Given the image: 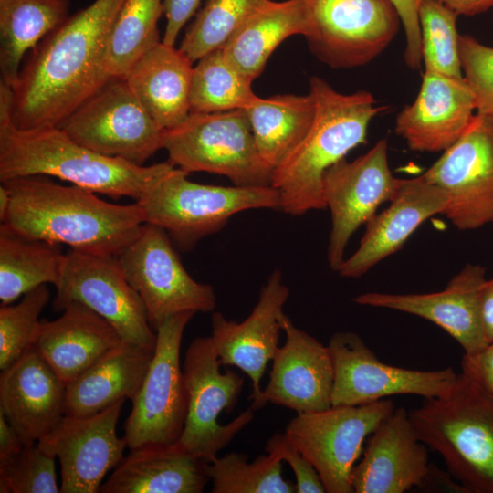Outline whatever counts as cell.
I'll use <instances>...</instances> for the list:
<instances>
[{
    "mask_svg": "<svg viewBox=\"0 0 493 493\" xmlns=\"http://www.w3.org/2000/svg\"><path fill=\"white\" fill-rule=\"evenodd\" d=\"M123 1L95 0L28 53L11 88V118L16 127H58L111 78L109 37Z\"/></svg>",
    "mask_w": 493,
    "mask_h": 493,
    "instance_id": "1",
    "label": "cell"
},
{
    "mask_svg": "<svg viewBox=\"0 0 493 493\" xmlns=\"http://www.w3.org/2000/svg\"><path fill=\"white\" fill-rule=\"evenodd\" d=\"M10 205L3 224L16 233L70 249L118 257L145 224L141 205L106 202L93 192L39 175L5 182Z\"/></svg>",
    "mask_w": 493,
    "mask_h": 493,
    "instance_id": "2",
    "label": "cell"
},
{
    "mask_svg": "<svg viewBox=\"0 0 493 493\" xmlns=\"http://www.w3.org/2000/svg\"><path fill=\"white\" fill-rule=\"evenodd\" d=\"M11 88L0 83V180L54 176L93 193L137 201L169 162L139 165L98 153L57 126L16 127Z\"/></svg>",
    "mask_w": 493,
    "mask_h": 493,
    "instance_id": "3",
    "label": "cell"
},
{
    "mask_svg": "<svg viewBox=\"0 0 493 493\" xmlns=\"http://www.w3.org/2000/svg\"><path fill=\"white\" fill-rule=\"evenodd\" d=\"M309 93L315 105L311 125L273 170L270 184L279 193V210L291 215L326 208L324 173L366 142L370 122L385 110L366 90L341 93L316 76L309 80Z\"/></svg>",
    "mask_w": 493,
    "mask_h": 493,
    "instance_id": "4",
    "label": "cell"
},
{
    "mask_svg": "<svg viewBox=\"0 0 493 493\" xmlns=\"http://www.w3.org/2000/svg\"><path fill=\"white\" fill-rule=\"evenodd\" d=\"M419 439L468 493H493V399L459 372L451 391L408 411Z\"/></svg>",
    "mask_w": 493,
    "mask_h": 493,
    "instance_id": "5",
    "label": "cell"
},
{
    "mask_svg": "<svg viewBox=\"0 0 493 493\" xmlns=\"http://www.w3.org/2000/svg\"><path fill=\"white\" fill-rule=\"evenodd\" d=\"M187 175L169 162L136 201L145 223L163 228L184 251L221 230L240 212L280 208L279 193L271 185L202 184L192 182Z\"/></svg>",
    "mask_w": 493,
    "mask_h": 493,
    "instance_id": "6",
    "label": "cell"
},
{
    "mask_svg": "<svg viewBox=\"0 0 493 493\" xmlns=\"http://www.w3.org/2000/svg\"><path fill=\"white\" fill-rule=\"evenodd\" d=\"M163 148L169 162L188 173L224 175L237 186L271 184L273 171L258 154L243 110L190 112L181 124L163 131Z\"/></svg>",
    "mask_w": 493,
    "mask_h": 493,
    "instance_id": "7",
    "label": "cell"
},
{
    "mask_svg": "<svg viewBox=\"0 0 493 493\" xmlns=\"http://www.w3.org/2000/svg\"><path fill=\"white\" fill-rule=\"evenodd\" d=\"M220 365L211 336L195 338L188 346L183 364L187 411L177 443L207 463L254 418L250 406L226 425L218 422L221 412L234 409L244 385L240 374L230 370L222 372Z\"/></svg>",
    "mask_w": 493,
    "mask_h": 493,
    "instance_id": "8",
    "label": "cell"
},
{
    "mask_svg": "<svg viewBox=\"0 0 493 493\" xmlns=\"http://www.w3.org/2000/svg\"><path fill=\"white\" fill-rule=\"evenodd\" d=\"M194 314H176L156 330L152 360L131 399V411L124 423L123 437L129 449L173 445L180 439L187 411L180 350L184 329Z\"/></svg>",
    "mask_w": 493,
    "mask_h": 493,
    "instance_id": "9",
    "label": "cell"
},
{
    "mask_svg": "<svg viewBox=\"0 0 493 493\" xmlns=\"http://www.w3.org/2000/svg\"><path fill=\"white\" fill-rule=\"evenodd\" d=\"M172 242L163 228L145 223L135 239L117 257L155 331L176 314L213 312L216 308L213 287L197 282L189 275Z\"/></svg>",
    "mask_w": 493,
    "mask_h": 493,
    "instance_id": "10",
    "label": "cell"
},
{
    "mask_svg": "<svg viewBox=\"0 0 493 493\" xmlns=\"http://www.w3.org/2000/svg\"><path fill=\"white\" fill-rule=\"evenodd\" d=\"M395 405L382 399L297 414L285 433L313 465L328 493H352V471L362 445Z\"/></svg>",
    "mask_w": 493,
    "mask_h": 493,
    "instance_id": "11",
    "label": "cell"
},
{
    "mask_svg": "<svg viewBox=\"0 0 493 493\" xmlns=\"http://www.w3.org/2000/svg\"><path fill=\"white\" fill-rule=\"evenodd\" d=\"M304 37L312 53L332 68L363 66L393 41L401 24L389 0H302Z\"/></svg>",
    "mask_w": 493,
    "mask_h": 493,
    "instance_id": "12",
    "label": "cell"
},
{
    "mask_svg": "<svg viewBox=\"0 0 493 493\" xmlns=\"http://www.w3.org/2000/svg\"><path fill=\"white\" fill-rule=\"evenodd\" d=\"M58 127L98 153L139 165L163 148L164 130L123 78H110Z\"/></svg>",
    "mask_w": 493,
    "mask_h": 493,
    "instance_id": "13",
    "label": "cell"
},
{
    "mask_svg": "<svg viewBox=\"0 0 493 493\" xmlns=\"http://www.w3.org/2000/svg\"><path fill=\"white\" fill-rule=\"evenodd\" d=\"M333 365L331 405H361L392 395L440 397L453 388L458 373L451 367L419 371L381 362L351 331L333 334L328 343Z\"/></svg>",
    "mask_w": 493,
    "mask_h": 493,
    "instance_id": "14",
    "label": "cell"
},
{
    "mask_svg": "<svg viewBox=\"0 0 493 493\" xmlns=\"http://www.w3.org/2000/svg\"><path fill=\"white\" fill-rule=\"evenodd\" d=\"M56 310L80 303L105 319L124 341L155 347L144 305L126 278L117 257L70 249L55 287Z\"/></svg>",
    "mask_w": 493,
    "mask_h": 493,
    "instance_id": "15",
    "label": "cell"
},
{
    "mask_svg": "<svg viewBox=\"0 0 493 493\" xmlns=\"http://www.w3.org/2000/svg\"><path fill=\"white\" fill-rule=\"evenodd\" d=\"M422 176L447 193L443 215L457 229L493 223V117L476 112L461 137Z\"/></svg>",
    "mask_w": 493,
    "mask_h": 493,
    "instance_id": "16",
    "label": "cell"
},
{
    "mask_svg": "<svg viewBox=\"0 0 493 493\" xmlns=\"http://www.w3.org/2000/svg\"><path fill=\"white\" fill-rule=\"evenodd\" d=\"M399 181L389 166L386 139L379 140L355 160L343 159L326 171L322 194L331 215L327 249L331 269H340L353 233L375 215L383 203L393 198Z\"/></svg>",
    "mask_w": 493,
    "mask_h": 493,
    "instance_id": "17",
    "label": "cell"
},
{
    "mask_svg": "<svg viewBox=\"0 0 493 493\" xmlns=\"http://www.w3.org/2000/svg\"><path fill=\"white\" fill-rule=\"evenodd\" d=\"M124 401L90 415H65L37 442L58 458L61 493L99 492L106 474L121 461L127 443L117 435L116 426Z\"/></svg>",
    "mask_w": 493,
    "mask_h": 493,
    "instance_id": "18",
    "label": "cell"
},
{
    "mask_svg": "<svg viewBox=\"0 0 493 493\" xmlns=\"http://www.w3.org/2000/svg\"><path fill=\"white\" fill-rule=\"evenodd\" d=\"M281 325L285 343L273 356L267 384L250 406L257 410L270 403L297 414L331 407L333 365L328 345L296 327L286 314Z\"/></svg>",
    "mask_w": 493,
    "mask_h": 493,
    "instance_id": "19",
    "label": "cell"
},
{
    "mask_svg": "<svg viewBox=\"0 0 493 493\" xmlns=\"http://www.w3.org/2000/svg\"><path fill=\"white\" fill-rule=\"evenodd\" d=\"M289 294L281 271L276 269L262 286L257 304L244 320H229L222 313L213 312L211 338L220 362L237 367L248 376L251 400L261 393L267 365L279 347L283 309Z\"/></svg>",
    "mask_w": 493,
    "mask_h": 493,
    "instance_id": "20",
    "label": "cell"
},
{
    "mask_svg": "<svg viewBox=\"0 0 493 493\" xmlns=\"http://www.w3.org/2000/svg\"><path fill=\"white\" fill-rule=\"evenodd\" d=\"M485 272V267L479 265L467 264L441 291L420 294L367 292L356 296L353 301L427 320L453 337L465 354H472L488 344L479 312V290L486 280Z\"/></svg>",
    "mask_w": 493,
    "mask_h": 493,
    "instance_id": "21",
    "label": "cell"
},
{
    "mask_svg": "<svg viewBox=\"0 0 493 493\" xmlns=\"http://www.w3.org/2000/svg\"><path fill=\"white\" fill-rule=\"evenodd\" d=\"M476 111L465 79L425 70L414 102L395 121V132L415 152H444L464 133Z\"/></svg>",
    "mask_w": 493,
    "mask_h": 493,
    "instance_id": "22",
    "label": "cell"
},
{
    "mask_svg": "<svg viewBox=\"0 0 493 493\" xmlns=\"http://www.w3.org/2000/svg\"><path fill=\"white\" fill-rule=\"evenodd\" d=\"M389 206L367 223L358 249L338 270L343 278H359L383 258L398 251L410 236L431 216L443 215L449 196L422 175L400 179Z\"/></svg>",
    "mask_w": 493,
    "mask_h": 493,
    "instance_id": "23",
    "label": "cell"
},
{
    "mask_svg": "<svg viewBox=\"0 0 493 493\" xmlns=\"http://www.w3.org/2000/svg\"><path fill=\"white\" fill-rule=\"evenodd\" d=\"M65 408L66 385L35 345L1 371L0 412L26 444L49 435Z\"/></svg>",
    "mask_w": 493,
    "mask_h": 493,
    "instance_id": "24",
    "label": "cell"
},
{
    "mask_svg": "<svg viewBox=\"0 0 493 493\" xmlns=\"http://www.w3.org/2000/svg\"><path fill=\"white\" fill-rule=\"evenodd\" d=\"M429 467L408 411L396 408L372 434L362 459L352 471L355 493H404L418 487Z\"/></svg>",
    "mask_w": 493,
    "mask_h": 493,
    "instance_id": "25",
    "label": "cell"
},
{
    "mask_svg": "<svg viewBox=\"0 0 493 493\" xmlns=\"http://www.w3.org/2000/svg\"><path fill=\"white\" fill-rule=\"evenodd\" d=\"M62 311L57 320H41L35 347L67 386L124 341L80 303H69Z\"/></svg>",
    "mask_w": 493,
    "mask_h": 493,
    "instance_id": "26",
    "label": "cell"
},
{
    "mask_svg": "<svg viewBox=\"0 0 493 493\" xmlns=\"http://www.w3.org/2000/svg\"><path fill=\"white\" fill-rule=\"evenodd\" d=\"M209 463L189 454L178 443L130 449L100 493H201Z\"/></svg>",
    "mask_w": 493,
    "mask_h": 493,
    "instance_id": "27",
    "label": "cell"
},
{
    "mask_svg": "<svg viewBox=\"0 0 493 493\" xmlns=\"http://www.w3.org/2000/svg\"><path fill=\"white\" fill-rule=\"evenodd\" d=\"M193 61L163 41L145 52L129 69V88L163 130L181 124L190 114Z\"/></svg>",
    "mask_w": 493,
    "mask_h": 493,
    "instance_id": "28",
    "label": "cell"
},
{
    "mask_svg": "<svg viewBox=\"0 0 493 493\" xmlns=\"http://www.w3.org/2000/svg\"><path fill=\"white\" fill-rule=\"evenodd\" d=\"M154 351L155 347L122 341L66 386L65 415H90L131 399L145 378Z\"/></svg>",
    "mask_w": 493,
    "mask_h": 493,
    "instance_id": "29",
    "label": "cell"
},
{
    "mask_svg": "<svg viewBox=\"0 0 493 493\" xmlns=\"http://www.w3.org/2000/svg\"><path fill=\"white\" fill-rule=\"evenodd\" d=\"M306 26L302 0H262L221 49L233 66L254 80L278 45L293 35L304 36Z\"/></svg>",
    "mask_w": 493,
    "mask_h": 493,
    "instance_id": "30",
    "label": "cell"
},
{
    "mask_svg": "<svg viewBox=\"0 0 493 493\" xmlns=\"http://www.w3.org/2000/svg\"><path fill=\"white\" fill-rule=\"evenodd\" d=\"M69 0H0L1 83L12 88L23 59L69 16Z\"/></svg>",
    "mask_w": 493,
    "mask_h": 493,
    "instance_id": "31",
    "label": "cell"
},
{
    "mask_svg": "<svg viewBox=\"0 0 493 493\" xmlns=\"http://www.w3.org/2000/svg\"><path fill=\"white\" fill-rule=\"evenodd\" d=\"M243 110L249 121L258 154L273 171L307 133L315 105L309 93L257 96Z\"/></svg>",
    "mask_w": 493,
    "mask_h": 493,
    "instance_id": "32",
    "label": "cell"
},
{
    "mask_svg": "<svg viewBox=\"0 0 493 493\" xmlns=\"http://www.w3.org/2000/svg\"><path fill=\"white\" fill-rule=\"evenodd\" d=\"M66 260L55 244L0 226V300L8 305L32 289L60 280Z\"/></svg>",
    "mask_w": 493,
    "mask_h": 493,
    "instance_id": "33",
    "label": "cell"
},
{
    "mask_svg": "<svg viewBox=\"0 0 493 493\" xmlns=\"http://www.w3.org/2000/svg\"><path fill=\"white\" fill-rule=\"evenodd\" d=\"M163 0H124L112 24L107 50L111 78H124L132 65L158 44Z\"/></svg>",
    "mask_w": 493,
    "mask_h": 493,
    "instance_id": "34",
    "label": "cell"
},
{
    "mask_svg": "<svg viewBox=\"0 0 493 493\" xmlns=\"http://www.w3.org/2000/svg\"><path fill=\"white\" fill-rule=\"evenodd\" d=\"M252 82L228 61L221 48L212 51L193 68L190 112L244 110L257 98Z\"/></svg>",
    "mask_w": 493,
    "mask_h": 493,
    "instance_id": "35",
    "label": "cell"
},
{
    "mask_svg": "<svg viewBox=\"0 0 493 493\" xmlns=\"http://www.w3.org/2000/svg\"><path fill=\"white\" fill-rule=\"evenodd\" d=\"M281 460L267 454L248 462L247 456L231 452L208 465L213 493H293L295 484L282 476Z\"/></svg>",
    "mask_w": 493,
    "mask_h": 493,
    "instance_id": "36",
    "label": "cell"
},
{
    "mask_svg": "<svg viewBox=\"0 0 493 493\" xmlns=\"http://www.w3.org/2000/svg\"><path fill=\"white\" fill-rule=\"evenodd\" d=\"M262 0H206L180 49L193 61L222 48Z\"/></svg>",
    "mask_w": 493,
    "mask_h": 493,
    "instance_id": "37",
    "label": "cell"
},
{
    "mask_svg": "<svg viewBox=\"0 0 493 493\" xmlns=\"http://www.w3.org/2000/svg\"><path fill=\"white\" fill-rule=\"evenodd\" d=\"M457 14L437 0H421L418 19L425 70L464 78L458 51Z\"/></svg>",
    "mask_w": 493,
    "mask_h": 493,
    "instance_id": "38",
    "label": "cell"
},
{
    "mask_svg": "<svg viewBox=\"0 0 493 493\" xmlns=\"http://www.w3.org/2000/svg\"><path fill=\"white\" fill-rule=\"evenodd\" d=\"M47 285L23 295L13 305L0 308V369L5 370L33 347L37 340L40 313L49 300Z\"/></svg>",
    "mask_w": 493,
    "mask_h": 493,
    "instance_id": "39",
    "label": "cell"
},
{
    "mask_svg": "<svg viewBox=\"0 0 493 493\" xmlns=\"http://www.w3.org/2000/svg\"><path fill=\"white\" fill-rule=\"evenodd\" d=\"M55 456L37 443L25 444L17 456L0 466L1 493H58Z\"/></svg>",
    "mask_w": 493,
    "mask_h": 493,
    "instance_id": "40",
    "label": "cell"
},
{
    "mask_svg": "<svg viewBox=\"0 0 493 493\" xmlns=\"http://www.w3.org/2000/svg\"><path fill=\"white\" fill-rule=\"evenodd\" d=\"M458 51L464 79L476 102V112L493 117V47L459 35Z\"/></svg>",
    "mask_w": 493,
    "mask_h": 493,
    "instance_id": "41",
    "label": "cell"
},
{
    "mask_svg": "<svg viewBox=\"0 0 493 493\" xmlns=\"http://www.w3.org/2000/svg\"><path fill=\"white\" fill-rule=\"evenodd\" d=\"M265 450L290 466L295 476L297 493L326 492L316 468L294 446L286 433H276L270 436Z\"/></svg>",
    "mask_w": 493,
    "mask_h": 493,
    "instance_id": "42",
    "label": "cell"
},
{
    "mask_svg": "<svg viewBox=\"0 0 493 493\" xmlns=\"http://www.w3.org/2000/svg\"><path fill=\"white\" fill-rule=\"evenodd\" d=\"M395 8L405 35L404 60L411 69L422 64L421 33L418 9L421 0H389Z\"/></svg>",
    "mask_w": 493,
    "mask_h": 493,
    "instance_id": "43",
    "label": "cell"
},
{
    "mask_svg": "<svg viewBox=\"0 0 493 493\" xmlns=\"http://www.w3.org/2000/svg\"><path fill=\"white\" fill-rule=\"evenodd\" d=\"M461 372L493 399V343L475 353H464Z\"/></svg>",
    "mask_w": 493,
    "mask_h": 493,
    "instance_id": "44",
    "label": "cell"
},
{
    "mask_svg": "<svg viewBox=\"0 0 493 493\" xmlns=\"http://www.w3.org/2000/svg\"><path fill=\"white\" fill-rule=\"evenodd\" d=\"M201 0H163V13L166 26L163 42L174 46L176 39L186 22L197 10Z\"/></svg>",
    "mask_w": 493,
    "mask_h": 493,
    "instance_id": "45",
    "label": "cell"
},
{
    "mask_svg": "<svg viewBox=\"0 0 493 493\" xmlns=\"http://www.w3.org/2000/svg\"><path fill=\"white\" fill-rule=\"evenodd\" d=\"M417 488L425 491L468 493L466 488L456 481L449 472L446 473L430 464Z\"/></svg>",
    "mask_w": 493,
    "mask_h": 493,
    "instance_id": "46",
    "label": "cell"
},
{
    "mask_svg": "<svg viewBox=\"0 0 493 493\" xmlns=\"http://www.w3.org/2000/svg\"><path fill=\"white\" fill-rule=\"evenodd\" d=\"M25 444L0 412V466L17 456Z\"/></svg>",
    "mask_w": 493,
    "mask_h": 493,
    "instance_id": "47",
    "label": "cell"
},
{
    "mask_svg": "<svg viewBox=\"0 0 493 493\" xmlns=\"http://www.w3.org/2000/svg\"><path fill=\"white\" fill-rule=\"evenodd\" d=\"M479 312L485 338L488 344L493 343V278L480 288Z\"/></svg>",
    "mask_w": 493,
    "mask_h": 493,
    "instance_id": "48",
    "label": "cell"
},
{
    "mask_svg": "<svg viewBox=\"0 0 493 493\" xmlns=\"http://www.w3.org/2000/svg\"><path fill=\"white\" fill-rule=\"evenodd\" d=\"M458 16H475L493 7V0H437Z\"/></svg>",
    "mask_w": 493,
    "mask_h": 493,
    "instance_id": "49",
    "label": "cell"
},
{
    "mask_svg": "<svg viewBox=\"0 0 493 493\" xmlns=\"http://www.w3.org/2000/svg\"><path fill=\"white\" fill-rule=\"evenodd\" d=\"M10 205V194L5 184L0 185V219L3 222Z\"/></svg>",
    "mask_w": 493,
    "mask_h": 493,
    "instance_id": "50",
    "label": "cell"
}]
</instances>
